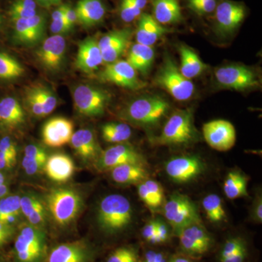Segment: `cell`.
<instances>
[{
    "instance_id": "obj_1",
    "label": "cell",
    "mask_w": 262,
    "mask_h": 262,
    "mask_svg": "<svg viewBox=\"0 0 262 262\" xmlns=\"http://www.w3.org/2000/svg\"><path fill=\"white\" fill-rule=\"evenodd\" d=\"M134 211L126 196L113 194L104 196L98 203L96 225L100 233L106 239L123 234L132 224Z\"/></svg>"
},
{
    "instance_id": "obj_2",
    "label": "cell",
    "mask_w": 262,
    "mask_h": 262,
    "mask_svg": "<svg viewBox=\"0 0 262 262\" xmlns=\"http://www.w3.org/2000/svg\"><path fill=\"white\" fill-rule=\"evenodd\" d=\"M48 216L59 229L72 225L83 208V198L74 188H53L43 198Z\"/></svg>"
},
{
    "instance_id": "obj_3",
    "label": "cell",
    "mask_w": 262,
    "mask_h": 262,
    "mask_svg": "<svg viewBox=\"0 0 262 262\" xmlns=\"http://www.w3.org/2000/svg\"><path fill=\"white\" fill-rule=\"evenodd\" d=\"M13 243L9 262H41L48 247L47 231L20 223Z\"/></svg>"
},
{
    "instance_id": "obj_4",
    "label": "cell",
    "mask_w": 262,
    "mask_h": 262,
    "mask_svg": "<svg viewBox=\"0 0 262 262\" xmlns=\"http://www.w3.org/2000/svg\"><path fill=\"white\" fill-rule=\"evenodd\" d=\"M200 139L201 135L194 126L192 111L187 108L178 110L169 117L161 134L153 141L160 146L186 145Z\"/></svg>"
},
{
    "instance_id": "obj_5",
    "label": "cell",
    "mask_w": 262,
    "mask_h": 262,
    "mask_svg": "<svg viewBox=\"0 0 262 262\" xmlns=\"http://www.w3.org/2000/svg\"><path fill=\"white\" fill-rule=\"evenodd\" d=\"M170 110L166 100L158 96H149L131 101L122 112V118L142 127L155 126Z\"/></svg>"
},
{
    "instance_id": "obj_6",
    "label": "cell",
    "mask_w": 262,
    "mask_h": 262,
    "mask_svg": "<svg viewBox=\"0 0 262 262\" xmlns=\"http://www.w3.org/2000/svg\"><path fill=\"white\" fill-rule=\"evenodd\" d=\"M177 253L199 261L213 251L215 241L203 222H196L184 227L177 233Z\"/></svg>"
},
{
    "instance_id": "obj_7",
    "label": "cell",
    "mask_w": 262,
    "mask_h": 262,
    "mask_svg": "<svg viewBox=\"0 0 262 262\" xmlns=\"http://www.w3.org/2000/svg\"><path fill=\"white\" fill-rule=\"evenodd\" d=\"M98 253L89 239H77L48 246L41 262H96Z\"/></svg>"
},
{
    "instance_id": "obj_8",
    "label": "cell",
    "mask_w": 262,
    "mask_h": 262,
    "mask_svg": "<svg viewBox=\"0 0 262 262\" xmlns=\"http://www.w3.org/2000/svg\"><path fill=\"white\" fill-rule=\"evenodd\" d=\"M163 206V214L175 237L184 227L202 222L198 206L185 194L175 193L164 202Z\"/></svg>"
},
{
    "instance_id": "obj_9",
    "label": "cell",
    "mask_w": 262,
    "mask_h": 262,
    "mask_svg": "<svg viewBox=\"0 0 262 262\" xmlns=\"http://www.w3.org/2000/svg\"><path fill=\"white\" fill-rule=\"evenodd\" d=\"M155 82L176 100L188 101L194 94V85L181 73L173 58L166 56L155 77Z\"/></svg>"
},
{
    "instance_id": "obj_10",
    "label": "cell",
    "mask_w": 262,
    "mask_h": 262,
    "mask_svg": "<svg viewBox=\"0 0 262 262\" xmlns=\"http://www.w3.org/2000/svg\"><path fill=\"white\" fill-rule=\"evenodd\" d=\"M111 96L107 91L91 84H80L74 89L73 101L77 111L84 116H101Z\"/></svg>"
},
{
    "instance_id": "obj_11",
    "label": "cell",
    "mask_w": 262,
    "mask_h": 262,
    "mask_svg": "<svg viewBox=\"0 0 262 262\" xmlns=\"http://www.w3.org/2000/svg\"><path fill=\"white\" fill-rule=\"evenodd\" d=\"M215 78L225 89L244 91L259 86L257 74L246 66L226 65L215 71Z\"/></svg>"
},
{
    "instance_id": "obj_12",
    "label": "cell",
    "mask_w": 262,
    "mask_h": 262,
    "mask_svg": "<svg viewBox=\"0 0 262 262\" xmlns=\"http://www.w3.org/2000/svg\"><path fill=\"white\" fill-rule=\"evenodd\" d=\"M206 163L196 155H182L171 158L165 165V173L179 184L195 180L206 172Z\"/></svg>"
},
{
    "instance_id": "obj_13",
    "label": "cell",
    "mask_w": 262,
    "mask_h": 262,
    "mask_svg": "<svg viewBox=\"0 0 262 262\" xmlns=\"http://www.w3.org/2000/svg\"><path fill=\"white\" fill-rule=\"evenodd\" d=\"M215 31L217 35L227 37L232 35L244 21L246 7L241 3L223 0L215 10Z\"/></svg>"
},
{
    "instance_id": "obj_14",
    "label": "cell",
    "mask_w": 262,
    "mask_h": 262,
    "mask_svg": "<svg viewBox=\"0 0 262 262\" xmlns=\"http://www.w3.org/2000/svg\"><path fill=\"white\" fill-rule=\"evenodd\" d=\"M127 163L147 165L145 158L134 146L122 143L102 151L95 165L100 171H110L112 169Z\"/></svg>"
},
{
    "instance_id": "obj_15",
    "label": "cell",
    "mask_w": 262,
    "mask_h": 262,
    "mask_svg": "<svg viewBox=\"0 0 262 262\" xmlns=\"http://www.w3.org/2000/svg\"><path fill=\"white\" fill-rule=\"evenodd\" d=\"M103 82L116 84L124 89L139 90L144 89L146 84L139 78L137 72L127 61H117L107 63L98 74Z\"/></svg>"
},
{
    "instance_id": "obj_16",
    "label": "cell",
    "mask_w": 262,
    "mask_h": 262,
    "mask_svg": "<svg viewBox=\"0 0 262 262\" xmlns=\"http://www.w3.org/2000/svg\"><path fill=\"white\" fill-rule=\"evenodd\" d=\"M203 135L208 145L217 151H228L236 142L235 128L225 120H212L204 124Z\"/></svg>"
},
{
    "instance_id": "obj_17",
    "label": "cell",
    "mask_w": 262,
    "mask_h": 262,
    "mask_svg": "<svg viewBox=\"0 0 262 262\" xmlns=\"http://www.w3.org/2000/svg\"><path fill=\"white\" fill-rule=\"evenodd\" d=\"M251 245L241 234H229L219 246L215 262H251Z\"/></svg>"
},
{
    "instance_id": "obj_18",
    "label": "cell",
    "mask_w": 262,
    "mask_h": 262,
    "mask_svg": "<svg viewBox=\"0 0 262 262\" xmlns=\"http://www.w3.org/2000/svg\"><path fill=\"white\" fill-rule=\"evenodd\" d=\"M66 49L67 42L63 36L48 37L36 51L38 61L49 72H58L63 67Z\"/></svg>"
},
{
    "instance_id": "obj_19",
    "label": "cell",
    "mask_w": 262,
    "mask_h": 262,
    "mask_svg": "<svg viewBox=\"0 0 262 262\" xmlns=\"http://www.w3.org/2000/svg\"><path fill=\"white\" fill-rule=\"evenodd\" d=\"M74 134L72 121L65 117H53L42 127V140L51 147H61L70 142Z\"/></svg>"
},
{
    "instance_id": "obj_20",
    "label": "cell",
    "mask_w": 262,
    "mask_h": 262,
    "mask_svg": "<svg viewBox=\"0 0 262 262\" xmlns=\"http://www.w3.org/2000/svg\"><path fill=\"white\" fill-rule=\"evenodd\" d=\"M20 209L27 223L37 228L47 231L48 213L42 198L29 192L20 195Z\"/></svg>"
},
{
    "instance_id": "obj_21",
    "label": "cell",
    "mask_w": 262,
    "mask_h": 262,
    "mask_svg": "<svg viewBox=\"0 0 262 262\" xmlns=\"http://www.w3.org/2000/svg\"><path fill=\"white\" fill-rule=\"evenodd\" d=\"M70 143L76 154L86 163H96L103 151L94 132L90 129H80L74 132Z\"/></svg>"
},
{
    "instance_id": "obj_22",
    "label": "cell",
    "mask_w": 262,
    "mask_h": 262,
    "mask_svg": "<svg viewBox=\"0 0 262 262\" xmlns=\"http://www.w3.org/2000/svg\"><path fill=\"white\" fill-rule=\"evenodd\" d=\"M75 63L77 70L88 74L103 64L102 54L96 38L87 37L79 44Z\"/></svg>"
},
{
    "instance_id": "obj_23",
    "label": "cell",
    "mask_w": 262,
    "mask_h": 262,
    "mask_svg": "<svg viewBox=\"0 0 262 262\" xmlns=\"http://www.w3.org/2000/svg\"><path fill=\"white\" fill-rule=\"evenodd\" d=\"M170 31L158 23L152 15L142 13L139 17L136 32V43L153 46Z\"/></svg>"
},
{
    "instance_id": "obj_24",
    "label": "cell",
    "mask_w": 262,
    "mask_h": 262,
    "mask_svg": "<svg viewBox=\"0 0 262 262\" xmlns=\"http://www.w3.org/2000/svg\"><path fill=\"white\" fill-rule=\"evenodd\" d=\"M44 170L51 181L62 184L72 178L75 173V163L69 155L55 153L48 157Z\"/></svg>"
},
{
    "instance_id": "obj_25",
    "label": "cell",
    "mask_w": 262,
    "mask_h": 262,
    "mask_svg": "<svg viewBox=\"0 0 262 262\" xmlns=\"http://www.w3.org/2000/svg\"><path fill=\"white\" fill-rule=\"evenodd\" d=\"M75 9L77 22L87 28L101 24L106 13L102 0H79Z\"/></svg>"
},
{
    "instance_id": "obj_26",
    "label": "cell",
    "mask_w": 262,
    "mask_h": 262,
    "mask_svg": "<svg viewBox=\"0 0 262 262\" xmlns=\"http://www.w3.org/2000/svg\"><path fill=\"white\" fill-rule=\"evenodd\" d=\"M153 15L162 25H173L184 20L179 0H151Z\"/></svg>"
},
{
    "instance_id": "obj_27",
    "label": "cell",
    "mask_w": 262,
    "mask_h": 262,
    "mask_svg": "<svg viewBox=\"0 0 262 262\" xmlns=\"http://www.w3.org/2000/svg\"><path fill=\"white\" fill-rule=\"evenodd\" d=\"M155 56V52L152 46L136 43L130 48L126 61L136 72L146 76L151 70Z\"/></svg>"
},
{
    "instance_id": "obj_28",
    "label": "cell",
    "mask_w": 262,
    "mask_h": 262,
    "mask_svg": "<svg viewBox=\"0 0 262 262\" xmlns=\"http://www.w3.org/2000/svg\"><path fill=\"white\" fill-rule=\"evenodd\" d=\"M114 182L120 184H139L149 179V173L144 165L127 163L110 170Z\"/></svg>"
},
{
    "instance_id": "obj_29",
    "label": "cell",
    "mask_w": 262,
    "mask_h": 262,
    "mask_svg": "<svg viewBox=\"0 0 262 262\" xmlns=\"http://www.w3.org/2000/svg\"><path fill=\"white\" fill-rule=\"evenodd\" d=\"M24 108L15 98L5 97L0 101V124L3 126L14 128L25 122Z\"/></svg>"
},
{
    "instance_id": "obj_30",
    "label": "cell",
    "mask_w": 262,
    "mask_h": 262,
    "mask_svg": "<svg viewBox=\"0 0 262 262\" xmlns=\"http://www.w3.org/2000/svg\"><path fill=\"white\" fill-rule=\"evenodd\" d=\"M179 51L181 58L179 70L182 75L188 80H191L194 77H198L206 70V63L202 61L196 52L193 51L192 48L185 45H181L179 46Z\"/></svg>"
},
{
    "instance_id": "obj_31",
    "label": "cell",
    "mask_w": 262,
    "mask_h": 262,
    "mask_svg": "<svg viewBox=\"0 0 262 262\" xmlns=\"http://www.w3.org/2000/svg\"><path fill=\"white\" fill-rule=\"evenodd\" d=\"M48 153L42 146L31 144L26 146L22 159V168L30 177L37 175L44 170Z\"/></svg>"
},
{
    "instance_id": "obj_32",
    "label": "cell",
    "mask_w": 262,
    "mask_h": 262,
    "mask_svg": "<svg viewBox=\"0 0 262 262\" xmlns=\"http://www.w3.org/2000/svg\"><path fill=\"white\" fill-rule=\"evenodd\" d=\"M249 178L239 169H233L227 173L223 184V190L229 200L238 199L249 196L248 183Z\"/></svg>"
},
{
    "instance_id": "obj_33",
    "label": "cell",
    "mask_w": 262,
    "mask_h": 262,
    "mask_svg": "<svg viewBox=\"0 0 262 262\" xmlns=\"http://www.w3.org/2000/svg\"><path fill=\"white\" fill-rule=\"evenodd\" d=\"M138 194L141 201L151 210L163 206L165 202L163 187L159 182L151 179H147L138 184Z\"/></svg>"
},
{
    "instance_id": "obj_34",
    "label": "cell",
    "mask_w": 262,
    "mask_h": 262,
    "mask_svg": "<svg viewBox=\"0 0 262 262\" xmlns=\"http://www.w3.org/2000/svg\"><path fill=\"white\" fill-rule=\"evenodd\" d=\"M20 194H8L0 200V222L17 227L22 215Z\"/></svg>"
},
{
    "instance_id": "obj_35",
    "label": "cell",
    "mask_w": 262,
    "mask_h": 262,
    "mask_svg": "<svg viewBox=\"0 0 262 262\" xmlns=\"http://www.w3.org/2000/svg\"><path fill=\"white\" fill-rule=\"evenodd\" d=\"M202 206L207 219L212 224L220 225L227 221V213L224 208L223 202L217 194H210L205 196Z\"/></svg>"
},
{
    "instance_id": "obj_36",
    "label": "cell",
    "mask_w": 262,
    "mask_h": 262,
    "mask_svg": "<svg viewBox=\"0 0 262 262\" xmlns=\"http://www.w3.org/2000/svg\"><path fill=\"white\" fill-rule=\"evenodd\" d=\"M103 140L108 143L122 144L132 136V130L128 125L121 122H108L101 127Z\"/></svg>"
},
{
    "instance_id": "obj_37",
    "label": "cell",
    "mask_w": 262,
    "mask_h": 262,
    "mask_svg": "<svg viewBox=\"0 0 262 262\" xmlns=\"http://www.w3.org/2000/svg\"><path fill=\"white\" fill-rule=\"evenodd\" d=\"M24 68L14 57L0 51V79L14 80L21 77Z\"/></svg>"
},
{
    "instance_id": "obj_38",
    "label": "cell",
    "mask_w": 262,
    "mask_h": 262,
    "mask_svg": "<svg viewBox=\"0 0 262 262\" xmlns=\"http://www.w3.org/2000/svg\"><path fill=\"white\" fill-rule=\"evenodd\" d=\"M140 254L136 245H122L112 250L104 262H139Z\"/></svg>"
},
{
    "instance_id": "obj_39",
    "label": "cell",
    "mask_w": 262,
    "mask_h": 262,
    "mask_svg": "<svg viewBox=\"0 0 262 262\" xmlns=\"http://www.w3.org/2000/svg\"><path fill=\"white\" fill-rule=\"evenodd\" d=\"M134 31L130 28L117 29L103 35L98 40V47L101 51L113 47L124 41H130Z\"/></svg>"
},
{
    "instance_id": "obj_40",
    "label": "cell",
    "mask_w": 262,
    "mask_h": 262,
    "mask_svg": "<svg viewBox=\"0 0 262 262\" xmlns=\"http://www.w3.org/2000/svg\"><path fill=\"white\" fill-rule=\"evenodd\" d=\"M32 89L42 106L45 117L51 114L56 108L58 103L54 93L48 87L43 86H34Z\"/></svg>"
},
{
    "instance_id": "obj_41",
    "label": "cell",
    "mask_w": 262,
    "mask_h": 262,
    "mask_svg": "<svg viewBox=\"0 0 262 262\" xmlns=\"http://www.w3.org/2000/svg\"><path fill=\"white\" fill-rule=\"evenodd\" d=\"M27 23L30 30L32 46H34L40 42L44 37L46 29V18L44 15L37 13L32 18H27Z\"/></svg>"
},
{
    "instance_id": "obj_42",
    "label": "cell",
    "mask_w": 262,
    "mask_h": 262,
    "mask_svg": "<svg viewBox=\"0 0 262 262\" xmlns=\"http://www.w3.org/2000/svg\"><path fill=\"white\" fill-rule=\"evenodd\" d=\"M142 11L131 0H122L120 6V18L125 23H131L139 18Z\"/></svg>"
},
{
    "instance_id": "obj_43",
    "label": "cell",
    "mask_w": 262,
    "mask_h": 262,
    "mask_svg": "<svg viewBox=\"0 0 262 262\" xmlns=\"http://www.w3.org/2000/svg\"><path fill=\"white\" fill-rule=\"evenodd\" d=\"M170 253L155 247L146 248L140 254L139 262H168Z\"/></svg>"
},
{
    "instance_id": "obj_44",
    "label": "cell",
    "mask_w": 262,
    "mask_h": 262,
    "mask_svg": "<svg viewBox=\"0 0 262 262\" xmlns=\"http://www.w3.org/2000/svg\"><path fill=\"white\" fill-rule=\"evenodd\" d=\"M173 232H170L169 226L163 220H157L156 237H155V247L168 244L171 239Z\"/></svg>"
},
{
    "instance_id": "obj_45",
    "label": "cell",
    "mask_w": 262,
    "mask_h": 262,
    "mask_svg": "<svg viewBox=\"0 0 262 262\" xmlns=\"http://www.w3.org/2000/svg\"><path fill=\"white\" fill-rule=\"evenodd\" d=\"M25 103L29 111L34 116L37 117H45L42 106L38 101L37 96L34 94L32 88L27 90V92H26Z\"/></svg>"
},
{
    "instance_id": "obj_46",
    "label": "cell",
    "mask_w": 262,
    "mask_h": 262,
    "mask_svg": "<svg viewBox=\"0 0 262 262\" xmlns=\"http://www.w3.org/2000/svg\"><path fill=\"white\" fill-rule=\"evenodd\" d=\"M157 220L146 222L141 230V237L143 242L150 247H155L156 237Z\"/></svg>"
},
{
    "instance_id": "obj_47",
    "label": "cell",
    "mask_w": 262,
    "mask_h": 262,
    "mask_svg": "<svg viewBox=\"0 0 262 262\" xmlns=\"http://www.w3.org/2000/svg\"><path fill=\"white\" fill-rule=\"evenodd\" d=\"M16 231L17 227L0 222V252L13 242Z\"/></svg>"
},
{
    "instance_id": "obj_48",
    "label": "cell",
    "mask_w": 262,
    "mask_h": 262,
    "mask_svg": "<svg viewBox=\"0 0 262 262\" xmlns=\"http://www.w3.org/2000/svg\"><path fill=\"white\" fill-rule=\"evenodd\" d=\"M37 13V10L28 9V8L19 6V5L15 4L14 3H12L9 9V15L13 21L17 19L32 18Z\"/></svg>"
},
{
    "instance_id": "obj_49",
    "label": "cell",
    "mask_w": 262,
    "mask_h": 262,
    "mask_svg": "<svg viewBox=\"0 0 262 262\" xmlns=\"http://www.w3.org/2000/svg\"><path fill=\"white\" fill-rule=\"evenodd\" d=\"M216 0H208L203 3H196L187 6L192 11L198 15L210 14L215 11L217 6Z\"/></svg>"
},
{
    "instance_id": "obj_50",
    "label": "cell",
    "mask_w": 262,
    "mask_h": 262,
    "mask_svg": "<svg viewBox=\"0 0 262 262\" xmlns=\"http://www.w3.org/2000/svg\"><path fill=\"white\" fill-rule=\"evenodd\" d=\"M251 220L256 223L261 224L262 222V196L261 192H257L253 202L252 206L250 211Z\"/></svg>"
},
{
    "instance_id": "obj_51",
    "label": "cell",
    "mask_w": 262,
    "mask_h": 262,
    "mask_svg": "<svg viewBox=\"0 0 262 262\" xmlns=\"http://www.w3.org/2000/svg\"><path fill=\"white\" fill-rule=\"evenodd\" d=\"M16 161L17 157L0 151V170L1 171L5 173L12 170L16 164Z\"/></svg>"
},
{
    "instance_id": "obj_52",
    "label": "cell",
    "mask_w": 262,
    "mask_h": 262,
    "mask_svg": "<svg viewBox=\"0 0 262 262\" xmlns=\"http://www.w3.org/2000/svg\"><path fill=\"white\" fill-rule=\"evenodd\" d=\"M50 29L54 35H62V34L70 32L72 28L69 25L64 18L62 20H52Z\"/></svg>"
},
{
    "instance_id": "obj_53",
    "label": "cell",
    "mask_w": 262,
    "mask_h": 262,
    "mask_svg": "<svg viewBox=\"0 0 262 262\" xmlns=\"http://www.w3.org/2000/svg\"><path fill=\"white\" fill-rule=\"evenodd\" d=\"M0 151L17 157V146L9 136H5L0 140Z\"/></svg>"
},
{
    "instance_id": "obj_54",
    "label": "cell",
    "mask_w": 262,
    "mask_h": 262,
    "mask_svg": "<svg viewBox=\"0 0 262 262\" xmlns=\"http://www.w3.org/2000/svg\"><path fill=\"white\" fill-rule=\"evenodd\" d=\"M64 18L69 25L73 29L77 22V13L75 8L70 5H64Z\"/></svg>"
},
{
    "instance_id": "obj_55",
    "label": "cell",
    "mask_w": 262,
    "mask_h": 262,
    "mask_svg": "<svg viewBox=\"0 0 262 262\" xmlns=\"http://www.w3.org/2000/svg\"><path fill=\"white\" fill-rule=\"evenodd\" d=\"M168 262H198V261L177 252L170 255Z\"/></svg>"
},
{
    "instance_id": "obj_56",
    "label": "cell",
    "mask_w": 262,
    "mask_h": 262,
    "mask_svg": "<svg viewBox=\"0 0 262 262\" xmlns=\"http://www.w3.org/2000/svg\"><path fill=\"white\" fill-rule=\"evenodd\" d=\"M13 3L28 9L37 10V3L35 0H15Z\"/></svg>"
},
{
    "instance_id": "obj_57",
    "label": "cell",
    "mask_w": 262,
    "mask_h": 262,
    "mask_svg": "<svg viewBox=\"0 0 262 262\" xmlns=\"http://www.w3.org/2000/svg\"><path fill=\"white\" fill-rule=\"evenodd\" d=\"M52 20H58L64 19V5H60L52 13Z\"/></svg>"
},
{
    "instance_id": "obj_58",
    "label": "cell",
    "mask_w": 262,
    "mask_h": 262,
    "mask_svg": "<svg viewBox=\"0 0 262 262\" xmlns=\"http://www.w3.org/2000/svg\"><path fill=\"white\" fill-rule=\"evenodd\" d=\"M61 1L62 0H37V3L45 8H49L53 5L59 4Z\"/></svg>"
},
{
    "instance_id": "obj_59",
    "label": "cell",
    "mask_w": 262,
    "mask_h": 262,
    "mask_svg": "<svg viewBox=\"0 0 262 262\" xmlns=\"http://www.w3.org/2000/svg\"><path fill=\"white\" fill-rule=\"evenodd\" d=\"M10 194V187L8 183L0 185V200Z\"/></svg>"
},
{
    "instance_id": "obj_60",
    "label": "cell",
    "mask_w": 262,
    "mask_h": 262,
    "mask_svg": "<svg viewBox=\"0 0 262 262\" xmlns=\"http://www.w3.org/2000/svg\"><path fill=\"white\" fill-rule=\"evenodd\" d=\"M133 3L135 4L136 6L139 9H140L141 11L144 10L146 8V4H147V0H131Z\"/></svg>"
},
{
    "instance_id": "obj_61",
    "label": "cell",
    "mask_w": 262,
    "mask_h": 262,
    "mask_svg": "<svg viewBox=\"0 0 262 262\" xmlns=\"http://www.w3.org/2000/svg\"><path fill=\"white\" fill-rule=\"evenodd\" d=\"M7 183H8V179H7L6 177H5V173L4 172L0 170V185H1V184H7Z\"/></svg>"
},
{
    "instance_id": "obj_62",
    "label": "cell",
    "mask_w": 262,
    "mask_h": 262,
    "mask_svg": "<svg viewBox=\"0 0 262 262\" xmlns=\"http://www.w3.org/2000/svg\"><path fill=\"white\" fill-rule=\"evenodd\" d=\"M208 1V0H188L187 6L196 4V3H203V2Z\"/></svg>"
},
{
    "instance_id": "obj_63",
    "label": "cell",
    "mask_w": 262,
    "mask_h": 262,
    "mask_svg": "<svg viewBox=\"0 0 262 262\" xmlns=\"http://www.w3.org/2000/svg\"><path fill=\"white\" fill-rule=\"evenodd\" d=\"M0 262H9L8 257H7V256L2 252H0Z\"/></svg>"
},
{
    "instance_id": "obj_64",
    "label": "cell",
    "mask_w": 262,
    "mask_h": 262,
    "mask_svg": "<svg viewBox=\"0 0 262 262\" xmlns=\"http://www.w3.org/2000/svg\"><path fill=\"white\" fill-rule=\"evenodd\" d=\"M2 23H3V18H2L1 15H0V27H1Z\"/></svg>"
}]
</instances>
